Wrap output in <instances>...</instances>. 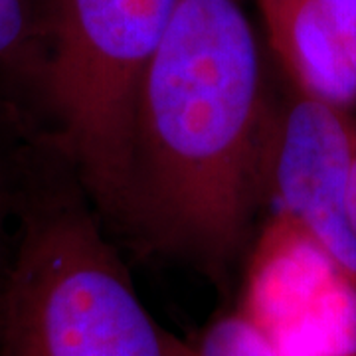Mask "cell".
Here are the masks:
<instances>
[{
	"label": "cell",
	"instance_id": "8992f818",
	"mask_svg": "<svg viewBox=\"0 0 356 356\" xmlns=\"http://www.w3.org/2000/svg\"><path fill=\"white\" fill-rule=\"evenodd\" d=\"M269 50L295 91L356 109V76L329 0H255Z\"/></svg>",
	"mask_w": 356,
	"mask_h": 356
},
{
	"label": "cell",
	"instance_id": "30bf717a",
	"mask_svg": "<svg viewBox=\"0 0 356 356\" xmlns=\"http://www.w3.org/2000/svg\"><path fill=\"white\" fill-rule=\"evenodd\" d=\"M348 214L356 236V113L353 115V163H350V182H348Z\"/></svg>",
	"mask_w": 356,
	"mask_h": 356
},
{
	"label": "cell",
	"instance_id": "9c48e42d",
	"mask_svg": "<svg viewBox=\"0 0 356 356\" xmlns=\"http://www.w3.org/2000/svg\"><path fill=\"white\" fill-rule=\"evenodd\" d=\"M18 198H20V180H16L13 165L0 151V281L8 264L10 245L18 214Z\"/></svg>",
	"mask_w": 356,
	"mask_h": 356
},
{
	"label": "cell",
	"instance_id": "52a82bcc",
	"mask_svg": "<svg viewBox=\"0 0 356 356\" xmlns=\"http://www.w3.org/2000/svg\"><path fill=\"white\" fill-rule=\"evenodd\" d=\"M42 0H0V72L26 86L40 32Z\"/></svg>",
	"mask_w": 356,
	"mask_h": 356
},
{
	"label": "cell",
	"instance_id": "277c9868",
	"mask_svg": "<svg viewBox=\"0 0 356 356\" xmlns=\"http://www.w3.org/2000/svg\"><path fill=\"white\" fill-rule=\"evenodd\" d=\"M355 111L295 91L275 115L266 194L356 291V236L348 214Z\"/></svg>",
	"mask_w": 356,
	"mask_h": 356
},
{
	"label": "cell",
	"instance_id": "ba28073f",
	"mask_svg": "<svg viewBox=\"0 0 356 356\" xmlns=\"http://www.w3.org/2000/svg\"><path fill=\"white\" fill-rule=\"evenodd\" d=\"M191 344L196 356H280L266 331L242 309L216 318Z\"/></svg>",
	"mask_w": 356,
	"mask_h": 356
},
{
	"label": "cell",
	"instance_id": "5b68a950",
	"mask_svg": "<svg viewBox=\"0 0 356 356\" xmlns=\"http://www.w3.org/2000/svg\"><path fill=\"white\" fill-rule=\"evenodd\" d=\"M242 311L280 356H356V291L281 218L257 248Z\"/></svg>",
	"mask_w": 356,
	"mask_h": 356
},
{
	"label": "cell",
	"instance_id": "3957f363",
	"mask_svg": "<svg viewBox=\"0 0 356 356\" xmlns=\"http://www.w3.org/2000/svg\"><path fill=\"white\" fill-rule=\"evenodd\" d=\"M178 0H42L26 89L50 123L51 149L117 220L140 79Z\"/></svg>",
	"mask_w": 356,
	"mask_h": 356
},
{
	"label": "cell",
	"instance_id": "7a4b0ae2",
	"mask_svg": "<svg viewBox=\"0 0 356 356\" xmlns=\"http://www.w3.org/2000/svg\"><path fill=\"white\" fill-rule=\"evenodd\" d=\"M76 180L20 182L0 281V356H196L140 301Z\"/></svg>",
	"mask_w": 356,
	"mask_h": 356
},
{
	"label": "cell",
	"instance_id": "6da1fadb",
	"mask_svg": "<svg viewBox=\"0 0 356 356\" xmlns=\"http://www.w3.org/2000/svg\"><path fill=\"white\" fill-rule=\"evenodd\" d=\"M275 115L242 0H178L137 91L115 222L224 283L266 194Z\"/></svg>",
	"mask_w": 356,
	"mask_h": 356
}]
</instances>
